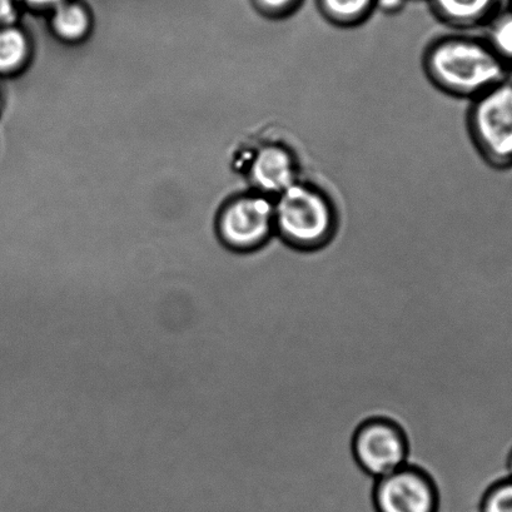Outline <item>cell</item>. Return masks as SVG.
Segmentation results:
<instances>
[{
  "instance_id": "8",
  "label": "cell",
  "mask_w": 512,
  "mask_h": 512,
  "mask_svg": "<svg viewBox=\"0 0 512 512\" xmlns=\"http://www.w3.org/2000/svg\"><path fill=\"white\" fill-rule=\"evenodd\" d=\"M442 21L455 27H475L491 21L497 0H432Z\"/></svg>"
},
{
  "instance_id": "2",
  "label": "cell",
  "mask_w": 512,
  "mask_h": 512,
  "mask_svg": "<svg viewBox=\"0 0 512 512\" xmlns=\"http://www.w3.org/2000/svg\"><path fill=\"white\" fill-rule=\"evenodd\" d=\"M275 233L292 251L325 250L335 240L338 216L335 205L320 187L297 181L273 200Z\"/></svg>"
},
{
  "instance_id": "17",
  "label": "cell",
  "mask_w": 512,
  "mask_h": 512,
  "mask_svg": "<svg viewBox=\"0 0 512 512\" xmlns=\"http://www.w3.org/2000/svg\"><path fill=\"white\" fill-rule=\"evenodd\" d=\"M27 3L32 4L34 7H51L58 6L62 0H26Z\"/></svg>"
},
{
  "instance_id": "4",
  "label": "cell",
  "mask_w": 512,
  "mask_h": 512,
  "mask_svg": "<svg viewBox=\"0 0 512 512\" xmlns=\"http://www.w3.org/2000/svg\"><path fill=\"white\" fill-rule=\"evenodd\" d=\"M220 232L232 250L241 253L262 250L276 236L272 198L256 191L236 198L222 212Z\"/></svg>"
},
{
  "instance_id": "7",
  "label": "cell",
  "mask_w": 512,
  "mask_h": 512,
  "mask_svg": "<svg viewBox=\"0 0 512 512\" xmlns=\"http://www.w3.org/2000/svg\"><path fill=\"white\" fill-rule=\"evenodd\" d=\"M250 181L256 192L275 200L300 181L296 154L282 143L265 144L251 161Z\"/></svg>"
},
{
  "instance_id": "14",
  "label": "cell",
  "mask_w": 512,
  "mask_h": 512,
  "mask_svg": "<svg viewBox=\"0 0 512 512\" xmlns=\"http://www.w3.org/2000/svg\"><path fill=\"white\" fill-rule=\"evenodd\" d=\"M300 0H258L263 12L272 17H283L297 7Z\"/></svg>"
},
{
  "instance_id": "16",
  "label": "cell",
  "mask_w": 512,
  "mask_h": 512,
  "mask_svg": "<svg viewBox=\"0 0 512 512\" xmlns=\"http://www.w3.org/2000/svg\"><path fill=\"white\" fill-rule=\"evenodd\" d=\"M402 2H404V0H376V6L379 4L384 11L392 12L399 9L402 6Z\"/></svg>"
},
{
  "instance_id": "13",
  "label": "cell",
  "mask_w": 512,
  "mask_h": 512,
  "mask_svg": "<svg viewBox=\"0 0 512 512\" xmlns=\"http://www.w3.org/2000/svg\"><path fill=\"white\" fill-rule=\"evenodd\" d=\"M479 512H512V477L489 487L482 496Z\"/></svg>"
},
{
  "instance_id": "6",
  "label": "cell",
  "mask_w": 512,
  "mask_h": 512,
  "mask_svg": "<svg viewBox=\"0 0 512 512\" xmlns=\"http://www.w3.org/2000/svg\"><path fill=\"white\" fill-rule=\"evenodd\" d=\"M376 512H439L434 484L424 472L405 466L377 481Z\"/></svg>"
},
{
  "instance_id": "18",
  "label": "cell",
  "mask_w": 512,
  "mask_h": 512,
  "mask_svg": "<svg viewBox=\"0 0 512 512\" xmlns=\"http://www.w3.org/2000/svg\"><path fill=\"white\" fill-rule=\"evenodd\" d=\"M507 476L512 477V447L506 457Z\"/></svg>"
},
{
  "instance_id": "11",
  "label": "cell",
  "mask_w": 512,
  "mask_h": 512,
  "mask_svg": "<svg viewBox=\"0 0 512 512\" xmlns=\"http://www.w3.org/2000/svg\"><path fill=\"white\" fill-rule=\"evenodd\" d=\"M29 44L26 36L16 28L0 31V72H12L27 61Z\"/></svg>"
},
{
  "instance_id": "10",
  "label": "cell",
  "mask_w": 512,
  "mask_h": 512,
  "mask_svg": "<svg viewBox=\"0 0 512 512\" xmlns=\"http://www.w3.org/2000/svg\"><path fill=\"white\" fill-rule=\"evenodd\" d=\"M53 28L66 41H79L89 29V17L78 4H58L53 16Z\"/></svg>"
},
{
  "instance_id": "12",
  "label": "cell",
  "mask_w": 512,
  "mask_h": 512,
  "mask_svg": "<svg viewBox=\"0 0 512 512\" xmlns=\"http://www.w3.org/2000/svg\"><path fill=\"white\" fill-rule=\"evenodd\" d=\"M485 39L512 72V11L491 18Z\"/></svg>"
},
{
  "instance_id": "5",
  "label": "cell",
  "mask_w": 512,
  "mask_h": 512,
  "mask_svg": "<svg viewBox=\"0 0 512 512\" xmlns=\"http://www.w3.org/2000/svg\"><path fill=\"white\" fill-rule=\"evenodd\" d=\"M354 454L362 469L380 480L406 466V439L390 421H367L356 432Z\"/></svg>"
},
{
  "instance_id": "3",
  "label": "cell",
  "mask_w": 512,
  "mask_h": 512,
  "mask_svg": "<svg viewBox=\"0 0 512 512\" xmlns=\"http://www.w3.org/2000/svg\"><path fill=\"white\" fill-rule=\"evenodd\" d=\"M477 152L492 168H512V77L472 99L467 116Z\"/></svg>"
},
{
  "instance_id": "9",
  "label": "cell",
  "mask_w": 512,
  "mask_h": 512,
  "mask_svg": "<svg viewBox=\"0 0 512 512\" xmlns=\"http://www.w3.org/2000/svg\"><path fill=\"white\" fill-rule=\"evenodd\" d=\"M321 11L338 26H355L364 22L376 0H320Z\"/></svg>"
},
{
  "instance_id": "1",
  "label": "cell",
  "mask_w": 512,
  "mask_h": 512,
  "mask_svg": "<svg viewBox=\"0 0 512 512\" xmlns=\"http://www.w3.org/2000/svg\"><path fill=\"white\" fill-rule=\"evenodd\" d=\"M427 77L450 96L475 99L512 77V72L486 39L450 36L426 49Z\"/></svg>"
},
{
  "instance_id": "15",
  "label": "cell",
  "mask_w": 512,
  "mask_h": 512,
  "mask_svg": "<svg viewBox=\"0 0 512 512\" xmlns=\"http://www.w3.org/2000/svg\"><path fill=\"white\" fill-rule=\"evenodd\" d=\"M12 0H0V23H7L13 18Z\"/></svg>"
}]
</instances>
